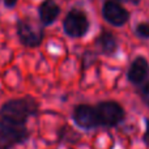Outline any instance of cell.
I'll list each match as a JSON object with an SVG mask.
<instances>
[{"mask_svg":"<svg viewBox=\"0 0 149 149\" xmlns=\"http://www.w3.org/2000/svg\"><path fill=\"white\" fill-rule=\"evenodd\" d=\"M39 107L38 100L33 95L10 98L0 106V118L21 126H28L29 119L39 114Z\"/></svg>","mask_w":149,"mask_h":149,"instance_id":"obj_1","label":"cell"},{"mask_svg":"<svg viewBox=\"0 0 149 149\" xmlns=\"http://www.w3.org/2000/svg\"><path fill=\"white\" fill-rule=\"evenodd\" d=\"M45 26L38 20L22 17L16 21V36L21 46L26 49H38L45 39Z\"/></svg>","mask_w":149,"mask_h":149,"instance_id":"obj_2","label":"cell"},{"mask_svg":"<svg viewBox=\"0 0 149 149\" xmlns=\"http://www.w3.org/2000/svg\"><path fill=\"white\" fill-rule=\"evenodd\" d=\"M31 134L28 126L0 118V149H13L29 141Z\"/></svg>","mask_w":149,"mask_h":149,"instance_id":"obj_3","label":"cell"},{"mask_svg":"<svg viewBox=\"0 0 149 149\" xmlns=\"http://www.w3.org/2000/svg\"><path fill=\"white\" fill-rule=\"evenodd\" d=\"M63 31L67 37L72 39L82 38L88 34L90 29L89 17L85 13V10L80 8H72L67 12V15L63 18Z\"/></svg>","mask_w":149,"mask_h":149,"instance_id":"obj_4","label":"cell"},{"mask_svg":"<svg viewBox=\"0 0 149 149\" xmlns=\"http://www.w3.org/2000/svg\"><path fill=\"white\" fill-rule=\"evenodd\" d=\"M94 107L97 111L100 127L113 128L119 126L126 118V111L123 106L116 101H101Z\"/></svg>","mask_w":149,"mask_h":149,"instance_id":"obj_5","label":"cell"},{"mask_svg":"<svg viewBox=\"0 0 149 149\" xmlns=\"http://www.w3.org/2000/svg\"><path fill=\"white\" fill-rule=\"evenodd\" d=\"M71 118L79 128L85 130V131H90V130L100 127L95 107L92 105H88V103H79L74 106Z\"/></svg>","mask_w":149,"mask_h":149,"instance_id":"obj_6","label":"cell"},{"mask_svg":"<svg viewBox=\"0 0 149 149\" xmlns=\"http://www.w3.org/2000/svg\"><path fill=\"white\" fill-rule=\"evenodd\" d=\"M102 17L107 24L115 28L126 25L130 20V12L116 1H105L102 5Z\"/></svg>","mask_w":149,"mask_h":149,"instance_id":"obj_7","label":"cell"},{"mask_svg":"<svg viewBox=\"0 0 149 149\" xmlns=\"http://www.w3.org/2000/svg\"><path fill=\"white\" fill-rule=\"evenodd\" d=\"M62 8L56 0H42L37 8L38 13V21L45 26H51L55 21L59 18Z\"/></svg>","mask_w":149,"mask_h":149,"instance_id":"obj_8","label":"cell"},{"mask_svg":"<svg viewBox=\"0 0 149 149\" xmlns=\"http://www.w3.org/2000/svg\"><path fill=\"white\" fill-rule=\"evenodd\" d=\"M149 76V63L147 58L144 56H136L132 63L130 64L128 71H127V79L135 86H139L147 80Z\"/></svg>","mask_w":149,"mask_h":149,"instance_id":"obj_9","label":"cell"},{"mask_svg":"<svg viewBox=\"0 0 149 149\" xmlns=\"http://www.w3.org/2000/svg\"><path fill=\"white\" fill-rule=\"evenodd\" d=\"M95 47L98 49V52L105 56H113L116 51H118V39H116L115 34L111 33L109 30H102L98 37L94 41Z\"/></svg>","mask_w":149,"mask_h":149,"instance_id":"obj_10","label":"cell"},{"mask_svg":"<svg viewBox=\"0 0 149 149\" xmlns=\"http://www.w3.org/2000/svg\"><path fill=\"white\" fill-rule=\"evenodd\" d=\"M79 137L80 136L77 135V132L68 126L60 127L59 132H58V139L62 143H72L73 144V143H76L79 140Z\"/></svg>","mask_w":149,"mask_h":149,"instance_id":"obj_11","label":"cell"},{"mask_svg":"<svg viewBox=\"0 0 149 149\" xmlns=\"http://www.w3.org/2000/svg\"><path fill=\"white\" fill-rule=\"evenodd\" d=\"M137 89H139V95H140V98H141V101L149 109V76L147 77V80H145L141 85L137 86Z\"/></svg>","mask_w":149,"mask_h":149,"instance_id":"obj_12","label":"cell"},{"mask_svg":"<svg viewBox=\"0 0 149 149\" xmlns=\"http://www.w3.org/2000/svg\"><path fill=\"white\" fill-rule=\"evenodd\" d=\"M135 33L139 38L149 39V22H139L135 28Z\"/></svg>","mask_w":149,"mask_h":149,"instance_id":"obj_13","label":"cell"},{"mask_svg":"<svg viewBox=\"0 0 149 149\" xmlns=\"http://www.w3.org/2000/svg\"><path fill=\"white\" fill-rule=\"evenodd\" d=\"M3 4H4V7L7 8V9H13V8L17 5L18 0H1Z\"/></svg>","mask_w":149,"mask_h":149,"instance_id":"obj_14","label":"cell"},{"mask_svg":"<svg viewBox=\"0 0 149 149\" xmlns=\"http://www.w3.org/2000/svg\"><path fill=\"white\" fill-rule=\"evenodd\" d=\"M143 139H144L145 144L149 145V119H147V127H145V132H144V136H143Z\"/></svg>","mask_w":149,"mask_h":149,"instance_id":"obj_15","label":"cell"},{"mask_svg":"<svg viewBox=\"0 0 149 149\" xmlns=\"http://www.w3.org/2000/svg\"><path fill=\"white\" fill-rule=\"evenodd\" d=\"M127 1H130V3H132V4L136 5V4H139V3L141 1V0H127Z\"/></svg>","mask_w":149,"mask_h":149,"instance_id":"obj_16","label":"cell"},{"mask_svg":"<svg viewBox=\"0 0 149 149\" xmlns=\"http://www.w3.org/2000/svg\"><path fill=\"white\" fill-rule=\"evenodd\" d=\"M105 1H116V3H122V1H127V0H105Z\"/></svg>","mask_w":149,"mask_h":149,"instance_id":"obj_17","label":"cell"}]
</instances>
